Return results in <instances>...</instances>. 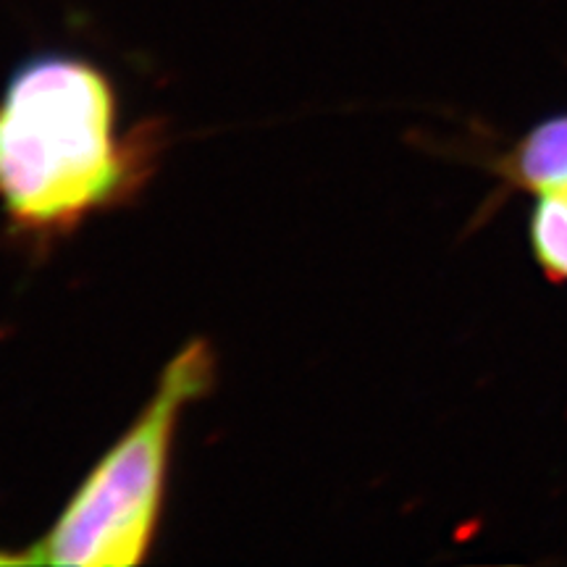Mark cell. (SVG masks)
<instances>
[{"label": "cell", "instance_id": "cell-1", "mask_svg": "<svg viewBox=\"0 0 567 567\" xmlns=\"http://www.w3.org/2000/svg\"><path fill=\"white\" fill-rule=\"evenodd\" d=\"M158 147L147 124L118 132L116 90L101 66L40 53L0 95V205L27 237H63L130 200Z\"/></svg>", "mask_w": 567, "mask_h": 567}, {"label": "cell", "instance_id": "cell-2", "mask_svg": "<svg viewBox=\"0 0 567 567\" xmlns=\"http://www.w3.org/2000/svg\"><path fill=\"white\" fill-rule=\"evenodd\" d=\"M216 358L193 339L168 360L151 402L92 465L53 526L3 565L130 567L145 563L158 534L179 421L210 392Z\"/></svg>", "mask_w": 567, "mask_h": 567}, {"label": "cell", "instance_id": "cell-3", "mask_svg": "<svg viewBox=\"0 0 567 567\" xmlns=\"http://www.w3.org/2000/svg\"><path fill=\"white\" fill-rule=\"evenodd\" d=\"M530 247L551 281H567V182L536 195L530 213Z\"/></svg>", "mask_w": 567, "mask_h": 567}]
</instances>
